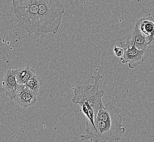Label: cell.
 <instances>
[{"mask_svg":"<svg viewBox=\"0 0 154 142\" xmlns=\"http://www.w3.org/2000/svg\"><path fill=\"white\" fill-rule=\"evenodd\" d=\"M105 106L98 112L95 127L80 136L81 141L118 142L124 134L125 129L122 126L120 110L112 103H106Z\"/></svg>","mask_w":154,"mask_h":142,"instance_id":"1","label":"cell"},{"mask_svg":"<svg viewBox=\"0 0 154 142\" xmlns=\"http://www.w3.org/2000/svg\"><path fill=\"white\" fill-rule=\"evenodd\" d=\"M102 76L100 74L92 76L94 84H88L77 86L73 85L72 89L74 96L72 101L79 104L84 115L86 116V127L85 131H89L95 127V120L98 112L106 106L102 101V97L106 91L100 89V84Z\"/></svg>","mask_w":154,"mask_h":142,"instance_id":"2","label":"cell"},{"mask_svg":"<svg viewBox=\"0 0 154 142\" xmlns=\"http://www.w3.org/2000/svg\"><path fill=\"white\" fill-rule=\"evenodd\" d=\"M65 12V8L58 0H39V35L48 33L57 34Z\"/></svg>","mask_w":154,"mask_h":142,"instance_id":"3","label":"cell"},{"mask_svg":"<svg viewBox=\"0 0 154 142\" xmlns=\"http://www.w3.org/2000/svg\"><path fill=\"white\" fill-rule=\"evenodd\" d=\"M39 0H12L11 11L22 28L31 35H39Z\"/></svg>","mask_w":154,"mask_h":142,"instance_id":"4","label":"cell"},{"mask_svg":"<svg viewBox=\"0 0 154 142\" xmlns=\"http://www.w3.org/2000/svg\"><path fill=\"white\" fill-rule=\"evenodd\" d=\"M120 45L124 50V55L120 57L121 62L123 64L128 63L129 68L134 69L144 62L146 49L140 50L136 47L135 45L130 46L123 42H121Z\"/></svg>","mask_w":154,"mask_h":142,"instance_id":"5","label":"cell"},{"mask_svg":"<svg viewBox=\"0 0 154 142\" xmlns=\"http://www.w3.org/2000/svg\"><path fill=\"white\" fill-rule=\"evenodd\" d=\"M38 94V92L31 90L25 84H19L14 100L21 106L26 108L35 103Z\"/></svg>","mask_w":154,"mask_h":142,"instance_id":"6","label":"cell"},{"mask_svg":"<svg viewBox=\"0 0 154 142\" xmlns=\"http://www.w3.org/2000/svg\"><path fill=\"white\" fill-rule=\"evenodd\" d=\"M17 69H9L7 71L3 77L2 90L7 96L14 100L19 84L17 79Z\"/></svg>","mask_w":154,"mask_h":142,"instance_id":"7","label":"cell"},{"mask_svg":"<svg viewBox=\"0 0 154 142\" xmlns=\"http://www.w3.org/2000/svg\"><path fill=\"white\" fill-rule=\"evenodd\" d=\"M125 43L130 46L134 45L136 47L140 50L147 49L148 47L150 45L148 39L140 31L138 24L136 22L134 30L127 37Z\"/></svg>","mask_w":154,"mask_h":142,"instance_id":"8","label":"cell"},{"mask_svg":"<svg viewBox=\"0 0 154 142\" xmlns=\"http://www.w3.org/2000/svg\"><path fill=\"white\" fill-rule=\"evenodd\" d=\"M139 29L148 39L150 45L154 44V18L151 16L139 19L136 21Z\"/></svg>","mask_w":154,"mask_h":142,"instance_id":"9","label":"cell"},{"mask_svg":"<svg viewBox=\"0 0 154 142\" xmlns=\"http://www.w3.org/2000/svg\"><path fill=\"white\" fill-rule=\"evenodd\" d=\"M36 71L29 66L17 69V79L19 84H25L31 77L36 74Z\"/></svg>","mask_w":154,"mask_h":142,"instance_id":"10","label":"cell"},{"mask_svg":"<svg viewBox=\"0 0 154 142\" xmlns=\"http://www.w3.org/2000/svg\"><path fill=\"white\" fill-rule=\"evenodd\" d=\"M43 84V81L41 76L36 73L27 80L25 85L33 91L38 92L39 88Z\"/></svg>","mask_w":154,"mask_h":142,"instance_id":"11","label":"cell"},{"mask_svg":"<svg viewBox=\"0 0 154 142\" xmlns=\"http://www.w3.org/2000/svg\"><path fill=\"white\" fill-rule=\"evenodd\" d=\"M113 51L116 56L119 57H122L124 55V50L122 48L119 47L117 46H114L113 48Z\"/></svg>","mask_w":154,"mask_h":142,"instance_id":"12","label":"cell"}]
</instances>
